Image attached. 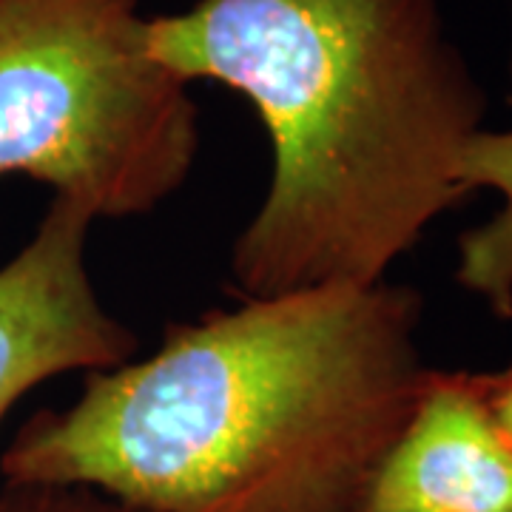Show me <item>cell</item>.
I'll return each mask as SVG.
<instances>
[{
    "instance_id": "1",
    "label": "cell",
    "mask_w": 512,
    "mask_h": 512,
    "mask_svg": "<svg viewBox=\"0 0 512 512\" xmlns=\"http://www.w3.org/2000/svg\"><path fill=\"white\" fill-rule=\"evenodd\" d=\"M421 293L325 285L239 299L86 376L0 458L12 487H89L148 512H348L419 399Z\"/></svg>"
},
{
    "instance_id": "3",
    "label": "cell",
    "mask_w": 512,
    "mask_h": 512,
    "mask_svg": "<svg viewBox=\"0 0 512 512\" xmlns=\"http://www.w3.org/2000/svg\"><path fill=\"white\" fill-rule=\"evenodd\" d=\"M200 151L188 83L148 49L143 0H0V177L94 220L140 217Z\"/></svg>"
},
{
    "instance_id": "7",
    "label": "cell",
    "mask_w": 512,
    "mask_h": 512,
    "mask_svg": "<svg viewBox=\"0 0 512 512\" xmlns=\"http://www.w3.org/2000/svg\"><path fill=\"white\" fill-rule=\"evenodd\" d=\"M0 512H148L89 487H12L0 493Z\"/></svg>"
},
{
    "instance_id": "4",
    "label": "cell",
    "mask_w": 512,
    "mask_h": 512,
    "mask_svg": "<svg viewBox=\"0 0 512 512\" xmlns=\"http://www.w3.org/2000/svg\"><path fill=\"white\" fill-rule=\"evenodd\" d=\"M94 217L52 197L32 239L0 268V421L37 384L128 362L137 336L94 291L86 242Z\"/></svg>"
},
{
    "instance_id": "6",
    "label": "cell",
    "mask_w": 512,
    "mask_h": 512,
    "mask_svg": "<svg viewBox=\"0 0 512 512\" xmlns=\"http://www.w3.org/2000/svg\"><path fill=\"white\" fill-rule=\"evenodd\" d=\"M456 177L470 194L478 188L501 194L493 217L458 237L456 282L495 319L512 322V128H478L458 154Z\"/></svg>"
},
{
    "instance_id": "9",
    "label": "cell",
    "mask_w": 512,
    "mask_h": 512,
    "mask_svg": "<svg viewBox=\"0 0 512 512\" xmlns=\"http://www.w3.org/2000/svg\"><path fill=\"white\" fill-rule=\"evenodd\" d=\"M507 100L512 103V49H510V66H507Z\"/></svg>"
},
{
    "instance_id": "8",
    "label": "cell",
    "mask_w": 512,
    "mask_h": 512,
    "mask_svg": "<svg viewBox=\"0 0 512 512\" xmlns=\"http://www.w3.org/2000/svg\"><path fill=\"white\" fill-rule=\"evenodd\" d=\"M467 379L484 404L487 416L493 419L495 430L512 447V365L490 373H467Z\"/></svg>"
},
{
    "instance_id": "2",
    "label": "cell",
    "mask_w": 512,
    "mask_h": 512,
    "mask_svg": "<svg viewBox=\"0 0 512 512\" xmlns=\"http://www.w3.org/2000/svg\"><path fill=\"white\" fill-rule=\"evenodd\" d=\"M148 49L268 131L271 185L228 262L239 299L376 285L470 197L456 165L487 97L441 0H194L148 18Z\"/></svg>"
},
{
    "instance_id": "5",
    "label": "cell",
    "mask_w": 512,
    "mask_h": 512,
    "mask_svg": "<svg viewBox=\"0 0 512 512\" xmlns=\"http://www.w3.org/2000/svg\"><path fill=\"white\" fill-rule=\"evenodd\" d=\"M348 512H512V447L467 370H427Z\"/></svg>"
}]
</instances>
